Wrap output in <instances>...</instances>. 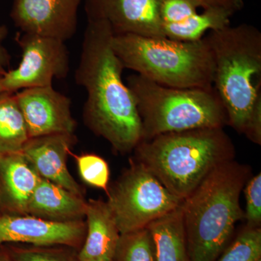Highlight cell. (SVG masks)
Wrapping results in <instances>:
<instances>
[{
    "instance_id": "obj_6",
    "label": "cell",
    "mask_w": 261,
    "mask_h": 261,
    "mask_svg": "<svg viewBox=\"0 0 261 261\" xmlns=\"http://www.w3.org/2000/svg\"><path fill=\"white\" fill-rule=\"evenodd\" d=\"M142 123V140L169 132L224 128L227 115L214 87L175 88L139 74L127 78Z\"/></svg>"
},
{
    "instance_id": "obj_26",
    "label": "cell",
    "mask_w": 261,
    "mask_h": 261,
    "mask_svg": "<svg viewBox=\"0 0 261 261\" xmlns=\"http://www.w3.org/2000/svg\"><path fill=\"white\" fill-rule=\"evenodd\" d=\"M8 34V29L5 25H0V76H3L8 72L10 64L9 53L5 47L4 41Z\"/></svg>"
},
{
    "instance_id": "obj_8",
    "label": "cell",
    "mask_w": 261,
    "mask_h": 261,
    "mask_svg": "<svg viewBox=\"0 0 261 261\" xmlns=\"http://www.w3.org/2000/svg\"><path fill=\"white\" fill-rule=\"evenodd\" d=\"M16 41L22 50L20 64L2 76L5 93L23 89L51 87L54 79H65L70 70L69 53L65 42L37 34H18Z\"/></svg>"
},
{
    "instance_id": "obj_30",
    "label": "cell",
    "mask_w": 261,
    "mask_h": 261,
    "mask_svg": "<svg viewBox=\"0 0 261 261\" xmlns=\"http://www.w3.org/2000/svg\"><path fill=\"white\" fill-rule=\"evenodd\" d=\"M0 214H1V211H0Z\"/></svg>"
},
{
    "instance_id": "obj_12",
    "label": "cell",
    "mask_w": 261,
    "mask_h": 261,
    "mask_svg": "<svg viewBox=\"0 0 261 261\" xmlns=\"http://www.w3.org/2000/svg\"><path fill=\"white\" fill-rule=\"evenodd\" d=\"M85 0H14L11 18L23 33L65 42L75 35L78 11Z\"/></svg>"
},
{
    "instance_id": "obj_31",
    "label": "cell",
    "mask_w": 261,
    "mask_h": 261,
    "mask_svg": "<svg viewBox=\"0 0 261 261\" xmlns=\"http://www.w3.org/2000/svg\"><path fill=\"white\" fill-rule=\"evenodd\" d=\"M112 261H115V260H112Z\"/></svg>"
},
{
    "instance_id": "obj_11",
    "label": "cell",
    "mask_w": 261,
    "mask_h": 261,
    "mask_svg": "<svg viewBox=\"0 0 261 261\" xmlns=\"http://www.w3.org/2000/svg\"><path fill=\"white\" fill-rule=\"evenodd\" d=\"M15 94L30 138L74 134L77 123L71 113V100L53 86L25 89Z\"/></svg>"
},
{
    "instance_id": "obj_7",
    "label": "cell",
    "mask_w": 261,
    "mask_h": 261,
    "mask_svg": "<svg viewBox=\"0 0 261 261\" xmlns=\"http://www.w3.org/2000/svg\"><path fill=\"white\" fill-rule=\"evenodd\" d=\"M107 195L121 234L147 228L155 220L176 210L183 202L135 160L108 188Z\"/></svg>"
},
{
    "instance_id": "obj_19",
    "label": "cell",
    "mask_w": 261,
    "mask_h": 261,
    "mask_svg": "<svg viewBox=\"0 0 261 261\" xmlns=\"http://www.w3.org/2000/svg\"><path fill=\"white\" fill-rule=\"evenodd\" d=\"M30 139L15 94L0 97V154L20 152Z\"/></svg>"
},
{
    "instance_id": "obj_15",
    "label": "cell",
    "mask_w": 261,
    "mask_h": 261,
    "mask_svg": "<svg viewBox=\"0 0 261 261\" xmlns=\"http://www.w3.org/2000/svg\"><path fill=\"white\" fill-rule=\"evenodd\" d=\"M85 218L87 231L79 261L114 260L121 233L108 202L89 200Z\"/></svg>"
},
{
    "instance_id": "obj_3",
    "label": "cell",
    "mask_w": 261,
    "mask_h": 261,
    "mask_svg": "<svg viewBox=\"0 0 261 261\" xmlns=\"http://www.w3.org/2000/svg\"><path fill=\"white\" fill-rule=\"evenodd\" d=\"M135 161L173 195L185 200L220 165L235 160L236 149L224 128L169 132L141 141Z\"/></svg>"
},
{
    "instance_id": "obj_10",
    "label": "cell",
    "mask_w": 261,
    "mask_h": 261,
    "mask_svg": "<svg viewBox=\"0 0 261 261\" xmlns=\"http://www.w3.org/2000/svg\"><path fill=\"white\" fill-rule=\"evenodd\" d=\"M163 0H85L87 19L102 20L114 35L165 37L161 19Z\"/></svg>"
},
{
    "instance_id": "obj_9",
    "label": "cell",
    "mask_w": 261,
    "mask_h": 261,
    "mask_svg": "<svg viewBox=\"0 0 261 261\" xmlns=\"http://www.w3.org/2000/svg\"><path fill=\"white\" fill-rule=\"evenodd\" d=\"M87 231L84 220L58 222L30 215L0 214V245L25 243L35 247L57 245L76 248Z\"/></svg>"
},
{
    "instance_id": "obj_23",
    "label": "cell",
    "mask_w": 261,
    "mask_h": 261,
    "mask_svg": "<svg viewBox=\"0 0 261 261\" xmlns=\"http://www.w3.org/2000/svg\"><path fill=\"white\" fill-rule=\"evenodd\" d=\"M13 261H79L69 250L53 247H6Z\"/></svg>"
},
{
    "instance_id": "obj_4",
    "label": "cell",
    "mask_w": 261,
    "mask_h": 261,
    "mask_svg": "<svg viewBox=\"0 0 261 261\" xmlns=\"http://www.w3.org/2000/svg\"><path fill=\"white\" fill-rule=\"evenodd\" d=\"M204 39L214 58L213 87L228 125L245 135L252 118L261 115V32L242 23L210 31Z\"/></svg>"
},
{
    "instance_id": "obj_17",
    "label": "cell",
    "mask_w": 261,
    "mask_h": 261,
    "mask_svg": "<svg viewBox=\"0 0 261 261\" xmlns=\"http://www.w3.org/2000/svg\"><path fill=\"white\" fill-rule=\"evenodd\" d=\"M155 261H191L189 255L181 206L147 226Z\"/></svg>"
},
{
    "instance_id": "obj_16",
    "label": "cell",
    "mask_w": 261,
    "mask_h": 261,
    "mask_svg": "<svg viewBox=\"0 0 261 261\" xmlns=\"http://www.w3.org/2000/svg\"><path fill=\"white\" fill-rule=\"evenodd\" d=\"M87 202L80 197L42 178L27 205V215L58 222L83 220Z\"/></svg>"
},
{
    "instance_id": "obj_20",
    "label": "cell",
    "mask_w": 261,
    "mask_h": 261,
    "mask_svg": "<svg viewBox=\"0 0 261 261\" xmlns=\"http://www.w3.org/2000/svg\"><path fill=\"white\" fill-rule=\"evenodd\" d=\"M115 261H155L153 242L148 228L120 236Z\"/></svg>"
},
{
    "instance_id": "obj_27",
    "label": "cell",
    "mask_w": 261,
    "mask_h": 261,
    "mask_svg": "<svg viewBox=\"0 0 261 261\" xmlns=\"http://www.w3.org/2000/svg\"><path fill=\"white\" fill-rule=\"evenodd\" d=\"M201 8L207 9L216 6H229L242 10L244 7L243 0H196Z\"/></svg>"
},
{
    "instance_id": "obj_14",
    "label": "cell",
    "mask_w": 261,
    "mask_h": 261,
    "mask_svg": "<svg viewBox=\"0 0 261 261\" xmlns=\"http://www.w3.org/2000/svg\"><path fill=\"white\" fill-rule=\"evenodd\" d=\"M42 177L21 152L0 154V211L27 215V205Z\"/></svg>"
},
{
    "instance_id": "obj_21",
    "label": "cell",
    "mask_w": 261,
    "mask_h": 261,
    "mask_svg": "<svg viewBox=\"0 0 261 261\" xmlns=\"http://www.w3.org/2000/svg\"><path fill=\"white\" fill-rule=\"evenodd\" d=\"M216 261H261V228H243Z\"/></svg>"
},
{
    "instance_id": "obj_28",
    "label": "cell",
    "mask_w": 261,
    "mask_h": 261,
    "mask_svg": "<svg viewBox=\"0 0 261 261\" xmlns=\"http://www.w3.org/2000/svg\"><path fill=\"white\" fill-rule=\"evenodd\" d=\"M0 261H13L6 247L0 245Z\"/></svg>"
},
{
    "instance_id": "obj_24",
    "label": "cell",
    "mask_w": 261,
    "mask_h": 261,
    "mask_svg": "<svg viewBox=\"0 0 261 261\" xmlns=\"http://www.w3.org/2000/svg\"><path fill=\"white\" fill-rule=\"evenodd\" d=\"M200 5L196 0H163L161 19L163 25L178 24L197 13Z\"/></svg>"
},
{
    "instance_id": "obj_5",
    "label": "cell",
    "mask_w": 261,
    "mask_h": 261,
    "mask_svg": "<svg viewBox=\"0 0 261 261\" xmlns=\"http://www.w3.org/2000/svg\"><path fill=\"white\" fill-rule=\"evenodd\" d=\"M113 48L125 69L155 83L175 88L213 87L214 58L204 37L181 42L118 34L113 36Z\"/></svg>"
},
{
    "instance_id": "obj_13",
    "label": "cell",
    "mask_w": 261,
    "mask_h": 261,
    "mask_svg": "<svg viewBox=\"0 0 261 261\" xmlns=\"http://www.w3.org/2000/svg\"><path fill=\"white\" fill-rule=\"evenodd\" d=\"M76 142L73 135H51L30 138L21 152L44 179L84 197V190L71 176L67 160Z\"/></svg>"
},
{
    "instance_id": "obj_22",
    "label": "cell",
    "mask_w": 261,
    "mask_h": 261,
    "mask_svg": "<svg viewBox=\"0 0 261 261\" xmlns=\"http://www.w3.org/2000/svg\"><path fill=\"white\" fill-rule=\"evenodd\" d=\"M78 166L81 178L89 186L102 189L108 193L110 169L108 163L95 154H75L70 152Z\"/></svg>"
},
{
    "instance_id": "obj_18",
    "label": "cell",
    "mask_w": 261,
    "mask_h": 261,
    "mask_svg": "<svg viewBox=\"0 0 261 261\" xmlns=\"http://www.w3.org/2000/svg\"><path fill=\"white\" fill-rule=\"evenodd\" d=\"M240 11L229 6H216L204 9L178 24L163 25L165 37L181 42H195L202 39L205 33L230 25L233 15Z\"/></svg>"
},
{
    "instance_id": "obj_1",
    "label": "cell",
    "mask_w": 261,
    "mask_h": 261,
    "mask_svg": "<svg viewBox=\"0 0 261 261\" xmlns=\"http://www.w3.org/2000/svg\"><path fill=\"white\" fill-rule=\"evenodd\" d=\"M75 80L87 92L84 123L118 153L134 151L142 140V123L133 95L122 80L125 69L113 48L109 24L87 19Z\"/></svg>"
},
{
    "instance_id": "obj_2",
    "label": "cell",
    "mask_w": 261,
    "mask_h": 261,
    "mask_svg": "<svg viewBox=\"0 0 261 261\" xmlns=\"http://www.w3.org/2000/svg\"><path fill=\"white\" fill-rule=\"evenodd\" d=\"M250 178L248 166L228 161L183 200L181 210L191 261H216L224 251L235 225L245 218L240 197Z\"/></svg>"
},
{
    "instance_id": "obj_29",
    "label": "cell",
    "mask_w": 261,
    "mask_h": 261,
    "mask_svg": "<svg viewBox=\"0 0 261 261\" xmlns=\"http://www.w3.org/2000/svg\"><path fill=\"white\" fill-rule=\"evenodd\" d=\"M1 79L2 76H0V97L5 93L4 91H3V87H2Z\"/></svg>"
},
{
    "instance_id": "obj_25",
    "label": "cell",
    "mask_w": 261,
    "mask_h": 261,
    "mask_svg": "<svg viewBox=\"0 0 261 261\" xmlns=\"http://www.w3.org/2000/svg\"><path fill=\"white\" fill-rule=\"evenodd\" d=\"M246 198L245 218L247 226L260 227L261 224V174L250 178L244 187Z\"/></svg>"
}]
</instances>
